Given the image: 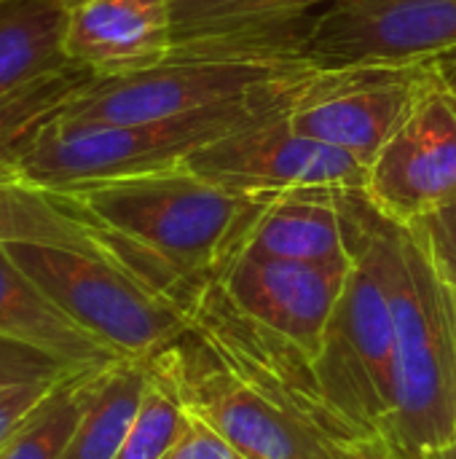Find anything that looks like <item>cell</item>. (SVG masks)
<instances>
[{
  "mask_svg": "<svg viewBox=\"0 0 456 459\" xmlns=\"http://www.w3.org/2000/svg\"><path fill=\"white\" fill-rule=\"evenodd\" d=\"M59 194L99 229L113 261L188 315L274 199L228 191L185 164Z\"/></svg>",
  "mask_w": 456,
  "mask_h": 459,
  "instance_id": "obj_1",
  "label": "cell"
},
{
  "mask_svg": "<svg viewBox=\"0 0 456 459\" xmlns=\"http://www.w3.org/2000/svg\"><path fill=\"white\" fill-rule=\"evenodd\" d=\"M395 325L392 459H433L456 441V290L417 223L382 212Z\"/></svg>",
  "mask_w": 456,
  "mask_h": 459,
  "instance_id": "obj_2",
  "label": "cell"
},
{
  "mask_svg": "<svg viewBox=\"0 0 456 459\" xmlns=\"http://www.w3.org/2000/svg\"><path fill=\"white\" fill-rule=\"evenodd\" d=\"M349 277L314 368L328 401L371 444L390 452L395 417V325L382 253V210L366 188L336 194Z\"/></svg>",
  "mask_w": 456,
  "mask_h": 459,
  "instance_id": "obj_3",
  "label": "cell"
},
{
  "mask_svg": "<svg viewBox=\"0 0 456 459\" xmlns=\"http://www.w3.org/2000/svg\"><path fill=\"white\" fill-rule=\"evenodd\" d=\"M312 73L250 100L148 124H99L51 116L22 159V178L48 191H67L183 164L212 140L296 102Z\"/></svg>",
  "mask_w": 456,
  "mask_h": 459,
  "instance_id": "obj_4",
  "label": "cell"
},
{
  "mask_svg": "<svg viewBox=\"0 0 456 459\" xmlns=\"http://www.w3.org/2000/svg\"><path fill=\"white\" fill-rule=\"evenodd\" d=\"M314 67L317 65L306 56L282 54L231 51L228 56H167L159 65L121 75H89L70 91L56 116L99 124L164 121L250 100L280 83L296 81Z\"/></svg>",
  "mask_w": 456,
  "mask_h": 459,
  "instance_id": "obj_5",
  "label": "cell"
},
{
  "mask_svg": "<svg viewBox=\"0 0 456 459\" xmlns=\"http://www.w3.org/2000/svg\"><path fill=\"white\" fill-rule=\"evenodd\" d=\"M5 247L70 320L124 360H151L191 325L185 309L108 255L48 245Z\"/></svg>",
  "mask_w": 456,
  "mask_h": 459,
  "instance_id": "obj_6",
  "label": "cell"
},
{
  "mask_svg": "<svg viewBox=\"0 0 456 459\" xmlns=\"http://www.w3.org/2000/svg\"><path fill=\"white\" fill-rule=\"evenodd\" d=\"M148 368L245 459H339L234 371L194 323Z\"/></svg>",
  "mask_w": 456,
  "mask_h": 459,
  "instance_id": "obj_7",
  "label": "cell"
},
{
  "mask_svg": "<svg viewBox=\"0 0 456 459\" xmlns=\"http://www.w3.org/2000/svg\"><path fill=\"white\" fill-rule=\"evenodd\" d=\"M438 78L435 62L317 67L290 108L296 132L336 145L366 167Z\"/></svg>",
  "mask_w": 456,
  "mask_h": 459,
  "instance_id": "obj_8",
  "label": "cell"
},
{
  "mask_svg": "<svg viewBox=\"0 0 456 459\" xmlns=\"http://www.w3.org/2000/svg\"><path fill=\"white\" fill-rule=\"evenodd\" d=\"M290 108H280L191 153L183 164L196 175L250 196H280L312 188H366L368 167L352 153L293 129Z\"/></svg>",
  "mask_w": 456,
  "mask_h": 459,
  "instance_id": "obj_9",
  "label": "cell"
},
{
  "mask_svg": "<svg viewBox=\"0 0 456 459\" xmlns=\"http://www.w3.org/2000/svg\"><path fill=\"white\" fill-rule=\"evenodd\" d=\"M456 48V0H333L314 13L317 67L411 65Z\"/></svg>",
  "mask_w": 456,
  "mask_h": 459,
  "instance_id": "obj_10",
  "label": "cell"
},
{
  "mask_svg": "<svg viewBox=\"0 0 456 459\" xmlns=\"http://www.w3.org/2000/svg\"><path fill=\"white\" fill-rule=\"evenodd\" d=\"M366 196L400 223L456 202V97L441 75L371 161Z\"/></svg>",
  "mask_w": 456,
  "mask_h": 459,
  "instance_id": "obj_11",
  "label": "cell"
},
{
  "mask_svg": "<svg viewBox=\"0 0 456 459\" xmlns=\"http://www.w3.org/2000/svg\"><path fill=\"white\" fill-rule=\"evenodd\" d=\"M347 277L349 258L309 264L239 253L218 282L250 320L317 358Z\"/></svg>",
  "mask_w": 456,
  "mask_h": 459,
  "instance_id": "obj_12",
  "label": "cell"
},
{
  "mask_svg": "<svg viewBox=\"0 0 456 459\" xmlns=\"http://www.w3.org/2000/svg\"><path fill=\"white\" fill-rule=\"evenodd\" d=\"M169 51V0H86L67 11L65 56L94 78L159 65Z\"/></svg>",
  "mask_w": 456,
  "mask_h": 459,
  "instance_id": "obj_13",
  "label": "cell"
},
{
  "mask_svg": "<svg viewBox=\"0 0 456 459\" xmlns=\"http://www.w3.org/2000/svg\"><path fill=\"white\" fill-rule=\"evenodd\" d=\"M0 339L40 350L78 374H94L124 360L70 320L11 258L5 245H0Z\"/></svg>",
  "mask_w": 456,
  "mask_h": 459,
  "instance_id": "obj_14",
  "label": "cell"
},
{
  "mask_svg": "<svg viewBox=\"0 0 456 459\" xmlns=\"http://www.w3.org/2000/svg\"><path fill=\"white\" fill-rule=\"evenodd\" d=\"M339 191L312 188L274 196L247 234L242 253L309 264L347 261L344 223L336 202Z\"/></svg>",
  "mask_w": 456,
  "mask_h": 459,
  "instance_id": "obj_15",
  "label": "cell"
},
{
  "mask_svg": "<svg viewBox=\"0 0 456 459\" xmlns=\"http://www.w3.org/2000/svg\"><path fill=\"white\" fill-rule=\"evenodd\" d=\"M0 245H48L113 258L99 229L65 194L27 180L0 183Z\"/></svg>",
  "mask_w": 456,
  "mask_h": 459,
  "instance_id": "obj_16",
  "label": "cell"
},
{
  "mask_svg": "<svg viewBox=\"0 0 456 459\" xmlns=\"http://www.w3.org/2000/svg\"><path fill=\"white\" fill-rule=\"evenodd\" d=\"M65 30L56 0H0V97L70 67Z\"/></svg>",
  "mask_w": 456,
  "mask_h": 459,
  "instance_id": "obj_17",
  "label": "cell"
},
{
  "mask_svg": "<svg viewBox=\"0 0 456 459\" xmlns=\"http://www.w3.org/2000/svg\"><path fill=\"white\" fill-rule=\"evenodd\" d=\"M148 382V360H118L97 371L62 459H118Z\"/></svg>",
  "mask_w": 456,
  "mask_h": 459,
  "instance_id": "obj_18",
  "label": "cell"
},
{
  "mask_svg": "<svg viewBox=\"0 0 456 459\" xmlns=\"http://www.w3.org/2000/svg\"><path fill=\"white\" fill-rule=\"evenodd\" d=\"M333 0H169L172 51L301 22Z\"/></svg>",
  "mask_w": 456,
  "mask_h": 459,
  "instance_id": "obj_19",
  "label": "cell"
},
{
  "mask_svg": "<svg viewBox=\"0 0 456 459\" xmlns=\"http://www.w3.org/2000/svg\"><path fill=\"white\" fill-rule=\"evenodd\" d=\"M89 75L91 73L70 65L0 97V183L24 180L22 159L32 137Z\"/></svg>",
  "mask_w": 456,
  "mask_h": 459,
  "instance_id": "obj_20",
  "label": "cell"
},
{
  "mask_svg": "<svg viewBox=\"0 0 456 459\" xmlns=\"http://www.w3.org/2000/svg\"><path fill=\"white\" fill-rule=\"evenodd\" d=\"M83 377L51 355L0 339V446L65 382Z\"/></svg>",
  "mask_w": 456,
  "mask_h": 459,
  "instance_id": "obj_21",
  "label": "cell"
},
{
  "mask_svg": "<svg viewBox=\"0 0 456 459\" xmlns=\"http://www.w3.org/2000/svg\"><path fill=\"white\" fill-rule=\"evenodd\" d=\"M94 374L75 377L56 387L0 446V459H62L83 414L89 379Z\"/></svg>",
  "mask_w": 456,
  "mask_h": 459,
  "instance_id": "obj_22",
  "label": "cell"
},
{
  "mask_svg": "<svg viewBox=\"0 0 456 459\" xmlns=\"http://www.w3.org/2000/svg\"><path fill=\"white\" fill-rule=\"evenodd\" d=\"M188 425L191 411L161 379L151 374L118 459H167L185 436Z\"/></svg>",
  "mask_w": 456,
  "mask_h": 459,
  "instance_id": "obj_23",
  "label": "cell"
},
{
  "mask_svg": "<svg viewBox=\"0 0 456 459\" xmlns=\"http://www.w3.org/2000/svg\"><path fill=\"white\" fill-rule=\"evenodd\" d=\"M427 239V247L441 269V274L452 282L456 290V202L427 215L417 223Z\"/></svg>",
  "mask_w": 456,
  "mask_h": 459,
  "instance_id": "obj_24",
  "label": "cell"
},
{
  "mask_svg": "<svg viewBox=\"0 0 456 459\" xmlns=\"http://www.w3.org/2000/svg\"><path fill=\"white\" fill-rule=\"evenodd\" d=\"M167 459H245L226 438H220L204 420L191 414V425Z\"/></svg>",
  "mask_w": 456,
  "mask_h": 459,
  "instance_id": "obj_25",
  "label": "cell"
},
{
  "mask_svg": "<svg viewBox=\"0 0 456 459\" xmlns=\"http://www.w3.org/2000/svg\"><path fill=\"white\" fill-rule=\"evenodd\" d=\"M433 62H435V70H438V75H441L443 86H446V89H449V91L456 97V48L454 51L441 54V56H435Z\"/></svg>",
  "mask_w": 456,
  "mask_h": 459,
  "instance_id": "obj_26",
  "label": "cell"
},
{
  "mask_svg": "<svg viewBox=\"0 0 456 459\" xmlns=\"http://www.w3.org/2000/svg\"><path fill=\"white\" fill-rule=\"evenodd\" d=\"M433 459H456V441L446 449V452H441V455H435Z\"/></svg>",
  "mask_w": 456,
  "mask_h": 459,
  "instance_id": "obj_27",
  "label": "cell"
},
{
  "mask_svg": "<svg viewBox=\"0 0 456 459\" xmlns=\"http://www.w3.org/2000/svg\"><path fill=\"white\" fill-rule=\"evenodd\" d=\"M56 3L65 5V8L70 11V8H75V5H81V3H86V0H56Z\"/></svg>",
  "mask_w": 456,
  "mask_h": 459,
  "instance_id": "obj_28",
  "label": "cell"
}]
</instances>
